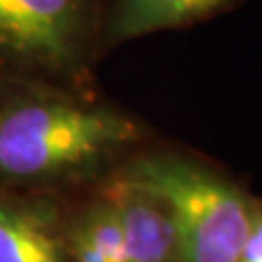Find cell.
I'll return each mask as SVG.
<instances>
[{
	"label": "cell",
	"mask_w": 262,
	"mask_h": 262,
	"mask_svg": "<svg viewBox=\"0 0 262 262\" xmlns=\"http://www.w3.org/2000/svg\"><path fill=\"white\" fill-rule=\"evenodd\" d=\"M142 122L92 88L0 81V190L94 186L146 140Z\"/></svg>",
	"instance_id": "6da1fadb"
},
{
	"label": "cell",
	"mask_w": 262,
	"mask_h": 262,
	"mask_svg": "<svg viewBox=\"0 0 262 262\" xmlns=\"http://www.w3.org/2000/svg\"><path fill=\"white\" fill-rule=\"evenodd\" d=\"M118 168L168 208L182 262H236L256 194L212 164L177 151H136Z\"/></svg>",
	"instance_id": "7a4b0ae2"
},
{
	"label": "cell",
	"mask_w": 262,
	"mask_h": 262,
	"mask_svg": "<svg viewBox=\"0 0 262 262\" xmlns=\"http://www.w3.org/2000/svg\"><path fill=\"white\" fill-rule=\"evenodd\" d=\"M105 0H0V81L92 88Z\"/></svg>",
	"instance_id": "3957f363"
},
{
	"label": "cell",
	"mask_w": 262,
	"mask_h": 262,
	"mask_svg": "<svg viewBox=\"0 0 262 262\" xmlns=\"http://www.w3.org/2000/svg\"><path fill=\"white\" fill-rule=\"evenodd\" d=\"M98 186L116 210L125 262H182L173 219L151 188L120 168L112 170Z\"/></svg>",
	"instance_id": "277c9868"
},
{
	"label": "cell",
	"mask_w": 262,
	"mask_h": 262,
	"mask_svg": "<svg viewBox=\"0 0 262 262\" xmlns=\"http://www.w3.org/2000/svg\"><path fill=\"white\" fill-rule=\"evenodd\" d=\"M0 262H68L61 203L46 192L0 190Z\"/></svg>",
	"instance_id": "5b68a950"
},
{
	"label": "cell",
	"mask_w": 262,
	"mask_h": 262,
	"mask_svg": "<svg viewBox=\"0 0 262 262\" xmlns=\"http://www.w3.org/2000/svg\"><path fill=\"white\" fill-rule=\"evenodd\" d=\"M241 3L243 0H105L101 53L153 33L194 27Z\"/></svg>",
	"instance_id": "8992f818"
},
{
	"label": "cell",
	"mask_w": 262,
	"mask_h": 262,
	"mask_svg": "<svg viewBox=\"0 0 262 262\" xmlns=\"http://www.w3.org/2000/svg\"><path fill=\"white\" fill-rule=\"evenodd\" d=\"M66 260L125 262L116 210L98 184L75 210L66 212Z\"/></svg>",
	"instance_id": "52a82bcc"
},
{
	"label": "cell",
	"mask_w": 262,
	"mask_h": 262,
	"mask_svg": "<svg viewBox=\"0 0 262 262\" xmlns=\"http://www.w3.org/2000/svg\"><path fill=\"white\" fill-rule=\"evenodd\" d=\"M236 262H262V199H256L253 216Z\"/></svg>",
	"instance_id": "ba28073f"
}]
</instances>
